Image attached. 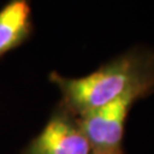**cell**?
<instances>
[{"mask_svg":"<svg viewBox=\"0 0 154 154\" xmlns=\"http://www.w3.org/2000/svg\"><path fill=\"white\" fill-rule=\"evenodd\" d=\"M50 81L62 94V106L79 116L127 95L145 98L154 91V50L135 46L81 78L53 72Z\"/></svg>","mask_w":154,"mask_h":154,"instance_id":"6da1fadb","label":"cell"},{"mask_svg":"<svg viewBox=\"0 0 154 154\" xmlns=\"http://www.w3.org/2000/svg\"><path fill=\"white\" fill-rule=\"evenodd\" d=\"M138 99L135 95H127L105 106L75 116L93 154H122L125 122L131 106Z\"/></svg>","mask_w":154,"mask_h":154,"instance_id":"7a4b0ae2","label":"cell"},{"mask_svg":"<svg viewBox=\"0 0 154 154\" xmlns=\"http://www.w3.org/2000/svg\"><path fill=\"white\" fill-rule=\"evenodd\" d=\"M32 31L30 0H11L0 11V56L23 44Z\"/></svg>","mask_w":154,"mask_h":154,"instance_id":"277c9868","label":"cell"},{"mask_svg":"<svg viewBox=\"0 0 154 154\" xmlns=\"http://www.w3.org/2000/svg\"><path fill=\"white\" fill-rule=\"evenodd\" d=\"M24 154H93L77 118L60 106Z\"/></svg>","mask_w":154,"mask_h":154,"instance_id":"3957f363","label":"cell"}]
</instances>
